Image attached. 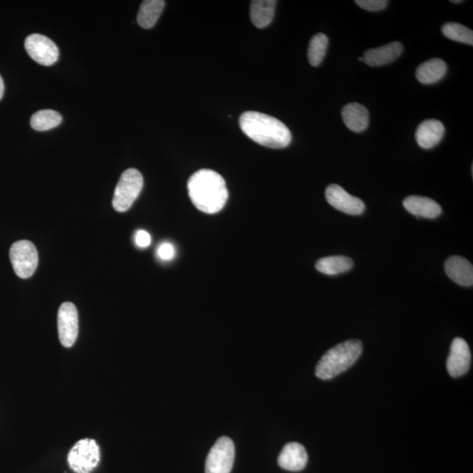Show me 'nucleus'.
Here are the masks:
<instances>
[{"label": "nucleus", "instance_id": "obj_20", "mask_svg": "<svg viewBox=\"0 0 473 473\" xmlns=\"http://www.w3.org/2000/svg\"><path fill=\"white\" fill-rule=\"evenodd\" d=\"M163 0H145L141 3L137 15L138 24L142 28H152L156 24L164 9Z\"/></svg>", "mask_w": 473, "mask_h": 473}, {"label": "nucleus", "instance_id": "obj_2", "mask_svg": "<svg viewBox=\"0 0 473 473\" xmlns=\"http://www.w3.org/2000/svg\"><path fill=\"white\" fill-rule=\"evenodd\" d=\"M239 126L251 141L266 148H284L292 141L290 131L284 123L261 112H244L239 118Z\"/></svg>", "mask_w": 473, "mask_h": 473}, {"label": "nucleus", "instance_id": "obj_17", "mask_svg": "<svg viewBox=\"0 0 473 473\" xmlns=\"http://www.w3.org/2000/svg\"><path fill=\"white\" fill-rule=\"evenodd\" d=\"M345 126L355 133H361L369 125V112L364 105L359 103H350L342 110Z\"/></svg>", "mask_w": 473, "mask_h": 473}, {"label": "nucleus", "instance_id": "obj_4", "mask_svg": "<svg viewBox=\"0 0 473 473\" xmlns=\"http://www.w3.org/2000/svg\"><path fill=\"white\" fill-rule=\"evenodd\" d=\"M143 183V176L135 168H129L123 173L112 200V206L116 212H125L131 207L141 192Z\"/></svg>", "mask_w": 473, "mask_h": 473}, {"label": "nucleus", "instance_id": "obj_26", "mask_svg": "<svg viewBox=\"0 0 473 473\" xmlns=\"http://www.w3.org/2000/svg\"><path fill=\"white\" fill-rule=\"evenodd\" d=\"M158 256L163 261H170L175 257V250L170 243H163L157 251Z\"/></svg>", "mask_w": 473, "mask_h": 473}, {"label": "nucleus", "instance_id": "obj_16", "mask_svg": "<svg viewBox=\"0 0 473 473\" xmlns=\"http://www.w3.org/2000/svg\"><path fill=\"white\" fill-rule=\"evenodd\" d=\"M403 206L409 213L424 219H435L442 213L441 206L429 197H408L404 199Z\"/></svg>", "mask_w": 473, "mask_h": 473}, {"label": "nucleus", "instance_id": "obj_25", "mask_svg": "<svg viewBox=\"0 0 473 473\" xmlns=\"http://www.w3.org/2000/svg\"><path fill=\"white\" fill-rule=\"evenodd\" d=\"M355 3L361 9L369 11V12H379V11L386 9L389 2L386 0H357Z\"/></svg>", "mask_w": 473, "mask_h": 473}, {"label": "nucleus", "instance_id": "obj_30", "mask_svg": "<svg viewBox=\"0 0 473 473\" xmlns=\"http://www.w3.org/2000/svg\"><path fill=\"white\" fill-rule=\"evenodd\" d=\"M359 61H362V62H363V58H359Z\"/></svg>", "mask_w": 473, "mask_h": 473}, {"label": "nucleus", "instance_id": "obj_9", "mask_svg": "<svg viewBox=\"0 0 473 473\" xmlns=\"http://www.w3.org/2000/svg\"><path fill=\"white\" fill-rule=\"evenodd\" d=\"M59 339L63 347H72L78 335V313L71 303H62L58 310Z\"/></svg>", "mask_w": 473, "mask_h": 473}, {"label": "nucleus", "instance_id": "obj_13", "mask_svg": "<svg viewBox=\"0 0 473 473\" xmlns=\"http://www.w3.org/2000/svg\"><path fill=\"white\" fill-rule=\"evenodd\" d=\"M403 51V44L399 41L384 45V46L373 48L365 52L363 62L371 67H380L389 65L399 58Z\"/></svg>", "mask_w": 473, "mask_h": 473}, {"label": "nucleus", "instance_id": "obj_14", "mask_svg": "<svg viewBox=\"0 0 473 473\" xmlns=\"http://www.w3.org/2000/svg\"><path fill=\"white\" fill-rule=\"evenodd\" d=\"M445 269L446 275L456 283L464 287H472L473 266L467 259L450 257L445 262Z\"/></svg>", "mask_w": 473, "mask_h": 473}, {"label": "nucleus", "instance_id": "obj_18", "mask_svg": "<svg viewBox=\"0 0 473 473\" xmlns=\"http://www.w3.org/2000/svg\"><path fill=\"white\" fill-rule=\"evenodd\" d=\"M276 0H254L251 3V22L258 28H264L271 23L275 16Z\"/></svg>", "mask_w": 473, "mask_h": 473}, {"label": "nucleus", "instance_id": "obj_23", "mask_svg": "<svg viewBox=\"0 0 473 473\" xmlns=\"http://www.w3.org/2000/svg\"><path fill=\"white\" fill-rule=\"evenodd\" d=\"M329 45L328 37L325 33H319L311 39L308 50V58L311 65L317 67L324 60Z\"/></svg>", "mask_w": 473, "mask_h": 473}, {"label": "nucleus", "instance_id": "obj_8", "mask_svg": "<svg viewBox=\"0 0 473 473\" xmlns=\"http://www.w3.org/2000/svg\"><path fill=\"white\" fill-rule=\"evenodd\" d=\"M25 48L30 58L40 65L51 66L59 58V48L54 41L39 33L29 36L25 40Z\"/></svg>", "mask_w": 473, "mask_h": 473}, {"label": "nucleus", "instance_id": "obj_10", "mask_svg": "<svg viewBox=\"0 0 473 473\" xmlns=\"http://www.w3.org/2000/svg\"><path fill=\"white\" fill-rule=\"evenodd\" d=\"M325 197L332 207L349 215H360L365 212L366 206L361 199L352 196L337 184L328 186Z\"/></svg>", "mask_w": 473, "mask_h": 473}, {"label": "nucleus", "instance_id": "obj_22", "mask_svg": "<svg viewBox=\"0 0 473 473\" xmlns=\"http://www.w3.org/2000/svg\"><path fill=\"white\" fill-rule=\"evenodd\" d=\"M62 121V115L59 112L53 110H41L32 116L30 125L36 131H43L55 129Z\"/></svg>", "mask_w": 473, "mask_h": 473}, {"label": "nucleus", "instance_id": "obj_7", "mask_svg": "<svg viewBox=\"0 0 473 473\" xmlns=\"http://www.w3.org/2000/svg\"><path fill=\"white\" fill-rule=\"evenodd\" d=\"M235 459V446L231 438L222 437L210 449L206 459L205 473H231Z\"/></svg>", "mask_w": 473, "mask_h": 473}, {"label": "nucleus", "instance_id": "obj_12", "mask_svg": "<svg viewBox=\"0 0 473 473\" xmlns=\"http://www.w3.org/2000/svg\"><path fill=\"white\" fill-rule=\"evenodd\" d=\"M308 463V453L305 448L298 442H289L284 446L278 457V464L284 470L300 472L305 468Z\"/></svg>", "mask_w": 473, "mask_h": 473}, {"label": "nucleus", "instance_id": "obj_19", "mask_svg": "<svg viewBox=\"0 0 473 473\" xmlns=\"http://www.w3.org/2000/svg\"><path fill=\"white\" fill-rule=\"evenodd\" d=\"M447 72L446 63L441 59H430L416 70V78L423 85H433L440 81Z\"/></svg>", "mask_w": 473, "mask_h": 473}, {"label": "nucleus", "instance_id": "obj_3", "mask_svg": "<svg viewBox=\"0 0 473 473\" xmlns=\"http://www.w3.org/2000/svg\"><path fill=\"white\" fill-rule=\"evenodd\" d=\"M363 351L361 342L347 340L326 352L315 367V375L321 380H330L347 371L359 359Z\"/></svg>", "mask_w": 473, "mask_h": 473}, {"label": "nucleus", "instance_id": "obj_21", "mask_svg": "<svg viewBox=\"0 0 473 473\" xmlns=\"http://www.w3.org/2000/svg\"><path fill=\"white\" fill-rule=\"evenodd\" d=\"M352 266L354 261L347 256L325 257L315 263L317 271L328 276H337L347 272Z\"/></svg>", "mask_w": 473, "mask_h": 473}, {"label": "nucleus", "instance_id": "obj_28", "mask_svg": "<svg viewBox=\"0 0 473 473\" xmlns=\"http://www.w3.org/2000/svg\"><path fill=\"white\" fill-rule=\"evenodd\" d=\"M4 92H5V85H4L3 79L0 76V100L2 99Z\"/></svg>", "mask_w": 473, "mask_h": 473}, {"label": "nucleus", "instance_id": "obj_1", "mask_svg": "<svg viewBox=\"0 0 473 473\" xmlns=\"http://www.w3.org/2000/svg\"><path fill=\"white\" fill-rule=\"evenodd\" d=\"M191 202L206 214H215L223 210L229 193L224 179L219 173L201 170L194 173L187 182Z\"/></svg>", "mask_w": 473, "mask_h": 473}, {"label": "nucleus", "instance_id": "obj_11", "mask_svg": "<svg viewBox=\"0 0 473 473\" xmlns=\"http://www.w3.org/2000/svg\"><path fill=\"white\" fill-rule=\"evenodd\" d=\"M471 351L467 341L456 337L450 345V355L447 359V370L450 376L457 378L467 374L471 366Z\"/></svg>", "mask_w": 473, "mask_h": 473}, {"label": "nucleus", "instance_id": "obj_15", "mask_svg": "<svg viewBox=\"0 0 473 473\" xmlns=\"http://www.w3.org/2000/svg\"><path fill=\"white\" fill-rule=\"evenodd\" d=\"M445 126L440 121L429 119L420 124L415 133L416 141L420 148L430 149L442 141L445 134Z\"/></svg>", "mask_w": 473, "mask_h": 473}, {"label": "nucleus", "instance_id": "obj_5", "mask_svg": "<svg viewBox=\"0 0 473 473\" xmlns=\"http://www.w3.org/2000/svg\"><path fill=\"white\" fill-rule=\"evenodd\" d=\"M100 461V449L93 439H82L70 450L67 462L76 473H91Z\"/></svg>", "mask_w": 473, "mask_h": 473}, {"label": "nucleus", "instance_id": "obj_27", "mask_svg": "<svg viewBox=\"0 0 473 473\" xmlns=\"http://www.w3.org/2000/svg\"><path fill=\"white\" fill-rule=\"evenodd\" d=\"M135 242H136L138 246L146 249L151 244V236L144 230L138 231L136 236H135Z\"/></svg>", "mask_w": 473, "mask_h": 473}, {"label": "nucleus", "instance_id": "obj_6", "mask_svg": "<svg viewBox=\"0 0 473 473\" xmlns=\"http://www.w3.org/2000/svg\"><path fill=\"white\" fill-rule=\"evenodd\" d=\"M10 261L15 273L21 279H28L38 266V253L32 242L21 240L11 247Z\"/></svg>", "mask_w": 473, "mask_h": 473}, {"label": "nucleus", "instance_id": "obj_29", "mask_svg": "<svg viewBox=\"0 0 473 473\" xmlns=\"http://www.w3.org/2000/svg\"><path fill=\"white\" fill-rule=\"evenodd\" d=\"M450 2H452V3H456V4H457V3H462L461 0H460V1H450Z\"/></svg>", "mask_w": 473, "mask_h": 473}, {"label": "nucleus", "instance_id": "obj_24", "mask_svg": "<svg viewBox=\"0 0 473 473\" xmlns=\"http://www.w3.org/2000/svg\"><path fill=\"white\" fill-rule=\"evenodd\" d=\"M442 33L447 38L459 43L473 45L472 30L459 23H447L442 28Z\"/></svg>", "mask_w": 473, "mask_h": 473}]
</instances>
